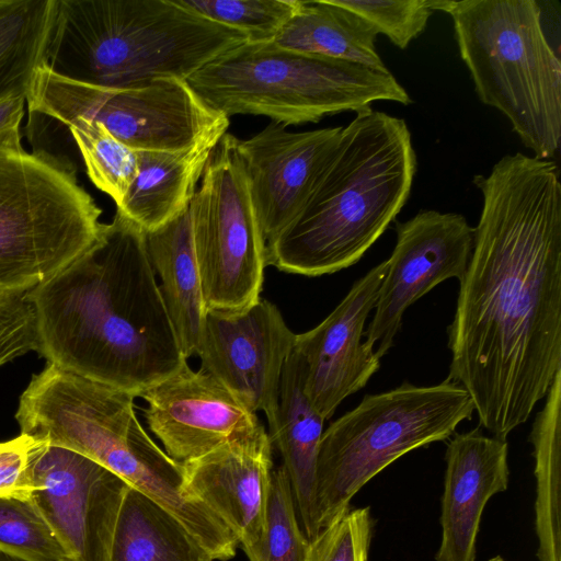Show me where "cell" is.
Here are the masks:
<instances>
[{
	"label": "cell",
	"mask_w": 561,
	"mask_h": 561,
	"mask_svg": "<svg viewBox=\"0 0 561 561\" xmlns=\"http://www.w3.org/2000/svg\"><path fill=\"white\" fill-rule=\"evenodd\" d=\"M473 183L482 209L447 328L446 379L506 440L561 370V183L554 161L522 152Z\"/></svg>",
	"instance_id": "obj_1"
},
{
	"label": "cell",
	"mask_w": 561,
	"mask_h": 561,
	"mask_svg": "<svg viewBox=\"0 0 561 561\" xmlns=\"http://www.w3.org/2000/svg\"><path fill=\"white\" fill-rule=\"evenodd\" d=\"M25 297L36 352L65 371L136 398L187 363L145 231L118 211L93 245Z\"/></svg>",
	"instance_id": "obj_2"
},
{
	"label": "cell",
	"mask_w": 561,
	"mask_h": 561,
	"mask_svg": "<svg viewBox=\"0 0 561 561\" xmlns=\"http://www.w3.org/2000/svg\"><path fill=\"white\" fill-rule=\"evenodd\" d=\"M415 172L405 121L356 113L300 214L266 243V264L309 277L354 265L405 205Z\"/></svg>",
	"instance_id": "obj_3"
},
{
	"label": "cell",
	"mask_w": 561,
	"mask_h": 561,
	"mask_svg": "<svg viewBox=\"0 0 561 561\" xmlns=\"http://www.w3.org/2000/svg\"><path fill=\"white\" fill-rule=\"evenodd\" d=\"M245 42L174 0H56L44 65L84 84L129 88L186 80Z\"/></svg>",
	"instance_id": "obj_4"
},
{
	"label": "cell",
	"mask_w": 561,
	"mask_h": 561,
	"mask_svg": "<svg viewBox=\"0 0 561 561\" xmlns=\"http://www.w3.org/2000/svg\"><path fill=\"white\" fill-rule=\"evenodd\" d=\"M134 399L47 364L21 394L15 419L21 434L99 462L167 510L198 541L209 540L219 518L190 492L183 466L146 433Z\"/></svg>",
	"instance_id": "obj_5"
},
{
	"label": "cell",
	"mask_w": 561,
	"mask_h": 561,
	"mask_svg": "<svg viewBox=\"0 0 561 561\" xmlns=\"http://www.w3.org/2000/svg\"><path fill=\"white\" fill-rule=\"evenodd\" d=\"M447 13L479 100L500 111L539 159L561 141V61L535 0H432Z\"/></svg>",
	"instance_id": "obj_6"
},
{
	"label": "cell",
	"mask_w": 561,
	"mask_h": 561,
	"mask_svg": "<svg viewBox=\"0 0 561 561\" xmlns=\"http://www.w3.org/2000/svg\"><path fill=\"white\" fill-rule=\"evenodd\" d=\"M195 94L227 117L266 116L287 125L370 108L376 101L412 100L390 71L278 46L245 42L186 79Z\"/></svg>",
	"instance_id": "obj_7"
},
{
	"label": "cell",
	"mask_w": 561,
	"mask_h": 561,
	"mask_svg": "<svg viewBox=\"0 0 561 561\" xmlns=\"http://www.w3.org/2000/svg\"><path fill=\"white\" fill-rule=\"evenodd\" d=\"M474 412L467 390L445 379L434 386L403 382L366 394L323 431L316 467L319 530L350 508L353 496L401 456L449 439Z\"/></svg>",
	"instance_id": "obj_8"
},
{
	"label": "cell",
	"mask_w": 561,
	"mask_h": 561,
	"mask_svg": "<svg viewBox=\"0 0 561 561\" xmlns=\"http://www.w3.org/2000/svg\"><path fill=\"white\" fill-rule=\"evenodd\" d=\"M101 214L68 159L0 149V294L24 295L87 251Z\"/></svg>",
	"instance_id": "obj_9"
},
{
	"label": "cell",
	"mask_w": 561,
	"mask_h": 561,
	"mask_svg": "<svg viewBox=\"0 0 561 561\" xmlns=\"http://www.w3.org/2000/svg\"><path fill=\"white\" fill-rule=\"evenodd\" d=\"M30 114L68 126L77 118L102 124L135 151H176L229 117L207 106L186 80L158 79L129 88H101L62 78L39 67L26 95Z\"/></svg>",
	"instance_id": "obj_10"
},
{
	"label": "cell",
	"mask_w": 561,
	"mask_h": 561,
	"mask_svg": "<svg viewBox=\"0 0 561 561\" xmlns=\"http://www.w3.org/2000/svg\"><path fill=\"white\" fill-rule=\"evenodd\" d=\"M239 139L214 147L188 206L206 310H242L260 298L266 242L253 206Z\"/></svg>",
	"instance_id": "obj_11"
},
{
	"label": "cell",
	"mask_w": 561,
	"mask_h": 561,
	"mask_svg": "<svg viewBox=\"0 0 561 561\" xmlns=\"http://www.w3.org/2000/svg\"><path fill=\"white\" fill-rule=\"evenodd\" d=\"M34 504L71 561H108L129 485L99 462L45 440L31 456Z\"/></svg>",
	"instance_id": "obj_12"
},
{
	"label": "cell",
	"mask_w": 561,
	"mask_h": 561,
	"mask_svg": "<svg viewBox=\"0 0 561 561\" xmlns=\"http://www.w3.org/2000/svg\"><path fill=\"white\" fill-rule=\"evenodd\" d=\"M397 241L382 279L364 344L381 358L392 347L405 310L439 283L460 280L467 270L474 228L457 213L420 210L396 222Z\"/></svg>",
	"instance_id": "obj_13"
},
{
	"label": "cell",
	"mask_w": 561,
	"mask_h": 561,
	"mask_svg": "<svg viewBox=\"0 0 561 561\" xmlns=\"http://www.w3.org/2000/svg\"><path fill=\"white\" fill-rule=\"evenodd\" d=\"M296 334L279 309L260 298L237 311L206 310L196 356L254 413L270 415L278 399L280 376Z\"/></svg>",
	"instance_id": "obj_14"
},
{
	"label": "cell",
	"mask_w": 561,
	"mask_h": 561,
	"mask_svg": "<svg viewBox=\"0 0 561 561\" xmlns=\"http://www.w3.org/2000/svg\"><path fill=\"white\" fill-rule=\"evenodd\" d=\"M139 397L147 402L149 430L181 465L264 428L256 413L217 378L187 363Z\"/></svg>",
	"instance_id": "obj_15"
},
{
	"label": "cell",
	"mask_w": 561,
	"mask_h": 561,
	"mask_svg": "<svg viewBox=\"0 0 561 561\" xmlns=\"http://www.w3.org/2000/svg\"><path fill=\"white\" fill-rule=\"evenodd\" d=\"M341 126L293 133L275 122L238 149L265 242L274 240L300 214L332 159Z\"/></svg>",
	"instance_id": "obj_16"
},
{
	"label": "cell",
	"mask_w": 561,
	"mask_h": 561,
	"mask_svg": "<svg viewBox=\"0 0 561 561\" xmlns=\"http://www.w3.org/2000/svg\"><path fill=\"white\" fill-rule=\"evenodd\" d=\"M386 271L387 260L356 280L321 323L296 334L294 346L306 363V393L324 420L333 416L344 399L364 388L380 367V358L365 346L363 337Z\"/></svg>",
	"instance_id": "obj_17"
},
{
	"label": "cell",
	"mask_w": 561,
	"mask_h": 561,
	"mask_svg": "<svg viewBox=\"0 0 561 561\" xmlns=\"http://www.w3.org/2000/svg\"><path fill=\"white\" fill-rule=\"evenodd\" d=\"M272 447L263 428L182 465L190 492L228 527L247 556L264 536Z\"/></svg>",
	"instance_id": "obj_18"
},
{
	"label": "cell",
	"mask_w": 561,
	"mask_h": 561,
	"mask_svg": "<svg viewBox=\"0 0 561 561\" xmlns=\"http://www.w3.org/2000/svg\"><path fill=\"white\" fill-rule=\"evenodd\" d=\"M445 460L436 561H476L483 510L494 494L508 486V444L479 428L455 433Z\"/></svg>",
	"instance_id": "obj_19"
},
{
	"label": "cell",
	"mask_w": 561,
	"mask_h": 561,
	"mask_svg": "<svg viewBox=\"0 0 561 561\" xmlns=\"http://www.w3.org/2000/svg\"><path fill=\"white\" fill-rule=\"evenodd\" d=\"M306 363L293 347L285 360L277 404L266 416L268 437L283 458L298 519L308 541L319 533L316 520V467L324 419L305 389Z\"/></svg>",
	"instance_id": "obj_20"
},
{
	"label": "cell",
	"mask_w": 561,
	"mask_h": 561,
	"mask_svg": "<svg viewBox=\"0 0 561 561\" xmlns=\"http://www.w3.org/2000/svg\"><path fill=\"white\" fill-rule=\"evenodd\" d=\"M228 128H219L176 151H137L138 171L116 211L145 232L186 210L207 160Z\"/></svg>",
	"instance_id": "obj_21"
},
{
	"label": "cell",
	"mask_w": 561,
	"mask_h": 561,
	"mask_svg": "<svg viewBox=\"0 0 561 561\" xmlns=\"http://www.w3.org/2000/svg\"><path fill=\"white\" fill-rule=\"evenodd\" d=\"M146 245L181 351L197 354L206 307L187 208L165 225L145 232Z\"/></svg>",
	"instance_id": "obj_22"
},
{
	"label": "cell",
	"mask_w": 561,
	"mask_h": 561,
	"mask_svg": "<svg viewBox=\"0 0 561 561\" xmlns=\"http://www.w3.org/2000/svg\"><path fill=\"white\" fill-rule=\"evenodd\" d=\"M378 33L332 0H298L273 41L280 47L389 71L376 48Z\"/></svg>",
	"instance_id": "obj_23"
},
{
	"label": "cell",
	"mask_w": 561,
	"mask_h": 561,
	"mask_svg": "<svg viewBox=\"0 0 561 561\" xmlns=\"http://www.w3.org/2000/svg\"><path fill=\"white\" fill-rule=\"evenodd\" d=\"M108 561H214L211 554L167 510L129 486Z\"/></svg>",
	"instance_id": "obj_24"
},
{
	"label": "cell",
	"mask_w": 561,
	"mask_h": 561,
	"mask_svg": "<svg viewBox=\"0 0 561 561\" xmlns=\"http://www.w3.org/2000/svg\"><path fill=\"white\" fill-rule=\"evenodd\" d=\"M529 435L535 459V526L539 561H561V370L550 386Z\"/></svg>",
	"instance_id": "obj_25"
},
{
	"label": "cell",
	"mask_w": 561,
	"mask_h": 561,
	"mask_svg": "<svg viewBox=\"0 0 561 561\" xmlns=\"http://www.w3.org/2000/svg\"><path fill=\"white\" fill-rule=\"evenodd\" d=\"M56 0H0V101L28 93L45 64Z\"/></svg>",
	"instance_id": "obj_26"
},
{
	"label": "cell",
	"mask_w": 561,
	"mask_h": 561,
	"mask_svg": "<svg viewBox=\"0 0 561 561\" xmlns=\"http://www.w3.org/2000/svg\"><path fill=\"white\" fill-rule=\"evenodd\" d=\"M88 176L118 206L138 171L137 151L117 140L102 124L77 118L68 126Z\"/></svg>",
	"instance_id": "obj_27"
},
{
	"label": "cell",
	"mask_w": 561,
	"mask_h": 561,
	"mask_svg": "<svg viewBox=\"0 0 561 561\" xmlns=\"http://www.w3.org/2000/svg\"><path fill=\"white\" fill-rule=\"evenodd\" d=\"M183 9L240 31L251 43L273 42L298 0H174Z\"/></svg>",
	"instance_id": "obj_28"
},
{
	"label": "cell",
	"mask_w": 561,
	"mask_h": 561,
	"mask_svg": "<svg viewBox=\"0 0 561 561\" xmlns=\"http://www.w3.org/2000/svg\"><path fill=\"white\" fill-rule=\"evenodd\" d=\"M308 547L287 473L280 466L271 476L263 539L248 558L250 561H306Z\"/></svg>",
	"instance_id": "obj_29"
},
{
	"label": "cell",
	"mask_w": 561,
	"mask_h": 561,
	"mask_svg": "<svg viewBox=\"0 0 561 561\" xmlns=\"http://www.w3.org/2000/svg\"><path fill=\"white\" fill-rule=\"evenodd\" d=\"M0 552L21 561H71L30 500L0 497Z\"/></svg>",
	"instance_id": "obj_30"
},
{
	"label": "cell",
	"mask_w": 561,
	"mask_h": 561,
	"mask_svg": "<svg viewBox=\"0 0 561 561\" xmlns=\"http://www.w3.org/2000/svg\"><path fill=\"white\" fill-rule=\"evenodd\" d=\"M359 16L378 34L405 49L420 36L433 14L432 0H332Z\"/></svg>",
	"instance_id": "obj_31"
},
{
	"label": "cell",
	"mask_w": 561,
	"mask_h": 561,
	"mask_svg": "<svg viewBox=\"0 0 561 561\" xmlns=\"http://www.w3.org/2000/svg\"><path fill=\"white\" fill-rule=\"evenodd\" d=\"M371 535L369 507L348 508L309 541L306 561H368Z\"/></svg>",
	"instance_id": "obj_32"
},
{
	"label": "cell",
	"mask_w": 561,
	"mask_h": 561,
	"mask_svg": "<svg viewBox=\"0 0 561 561\" xmlns=\"http://www.w3.org/2000/svg\"><path fill=\"white\" fill-rule=\"evenodd\" d=\"M32 351H37V334L25 294H0V367Z\"/></svg>",
	"instance_id": "obj_33"
},
{
	"label": "cell",
	"mask_w": 561,
	"mask_h": 561,
	"mask_svg": "<svg viewBox=\"0 0 561 561\" xmlns=\"http://www.w3.org/2000/svg\"><path fill=\"white\" fill-rule=\"evenodd\" d=\"M38 443L26 434L0 443V497L31 499V456Z\"/></svg>",
	"instance_id": "obj_34"
},
{
	"label": "cell",
	"mask_w": 561,
	"mask_h": 561,
	"mask_svg": "<svg viewBox=\"0 0 561 561\" xmlns=\"http://www.w3.org/2000/svg\"><path fill=\"white\" fill-rule=\"evenodd\" d=\"M25 102L22 95L0 101V149L23 150L20 126Z\"/></svg>",
	"instance_id": "obj_35"
},
{
	"label": "cell",
	"mask_w": 561,
	"mask_h": 561,
	"mask_svg": "<svg viewBox=\"0 0 561 561\" xmlns=\"http://www.w3.org/2000/svg\"><path fill=\"white\" fill-rule=\"evenodd\" d=\"M0 561H21V560L0 552Z\"/></svg>",
	"instance_id": "obj_36"
},
{
	"label": "cell",
	"mask_w": 561,
	"mask_h": 561,
	"mask_svg": "<svg viewBox=\"0 0 561 561\" xmlns=\"http://www.w3.org/2000/svg\"><path fill=\"white\" fill-rule=\"evenodd\" d=\"M489 561H505V560L502 557L497 556V557L490 559Z\"/></svg>",
	"instance_id": "obj_37"
}]
</instances>
